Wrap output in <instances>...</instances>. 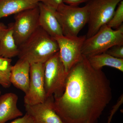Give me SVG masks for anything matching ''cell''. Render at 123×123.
Returning <instances> with one entry per match:
<instances>
[{"mask_svg":"<svg viewBox=\"0 0 123 123\" xmlns=\"http://www.w3.org/2000/svg\"><path fill=\"white\" fill-rule=\"evenodd\" d=\"M105 53L115 58L123 59V45H116L112 46Z\"/></svg>","mask_w":123,"mask_h":123,"instance_id":"cell-19","label":"cell"},{"mask_svg":"<svg viewBox=\"0 0 123 123\" xmlns=\"http://www.w3.org/2000/svg\"><path fill=\"white\" fill-rule=\"evenodd\" d=\"M1 94V91L0 88V95Z\"/></svg>","mask_w":123,"mask_h":123,"instance_id":"cell-25","label":"cell"},{"mask_svg":"<svg viewBox=\"0 0 123 123\" xmlns=\"http://www.w3.org/2000/svg\"><path fill=\"white\" fill-rule=\"evenodd\" d=\"M44 87L46 98L60 97L63 93L68 73L65 70L59 51L44 63Z\"/></svg>","mask_w":123,"mask_h":123,"instance_id":"cell-5","label":"cell"},{"mask_svg":"<svg viewBox=\"0 0 123 123\" xmlns=\"http://www.w3.org/2000/svg\"><path fill=\"white\" fill-rule=\"evenodd\" d=\"M38 5L16 14L13 23V36L18 47L24 43L39 27Z\"/></svg>","mask_w":123,"mask_h":123,"instance_id":"cell-7","label":"cell"},{"mask_svg":"<svg viewBox=\"0 0 123 123\" xmlns=\"http://www.w3.org/2000/svg\"><path fill=\"white\" fill-rule=\"evenodd\" d=\"M13 23H10L7 28L0 31V57L11 59L18 55V47L13 37Z\"/></svg>","mask_w":123,"mask_h":123,"instance_id":"cell-14","label":"cell"},{"mask_svg":"<svg viewBox=\"0 0 123 123\" xmlns=\"http://www.w3.org/2000/svg\"><path fill=\"white\" fill-rule=\"evenodd\" d=\"M123 94H122L119 98V99H118L116 104L112 107V110L111 111L110 116L108 117L107 123H111L113 116L115 114V113L116 112V111H118V109L120 106L123 104Z\"/></svg>","mask_w":123,"mask_h":123,"instance_id":"cell-21","label":"cell"},{"mask_svg":"<svg viewBox=\"0 0 123 123\" xmlns=\"http://www.w3.org/2000/svg\"><path fill=\"white\" fill-rule=\"evenodd\" d=\"M18 95L11 92L0 96V123H5L23 116L18 108Z\"/></svg>","mask_w":123,"mask_h":123,"instance_id":"cell-13","label":"cell"},{"mask_svg":"<svg viewBox=\"0 0 123 123\" xmlns=\"http://www.w3.org/2000/svg\"><path fill=\"white\" fill-rule=\"evenodd\" d=\"M54 97L51 96L42 103L25 104L26 113L33 119L34 123H64L54 110Z\"/></svg>","mask_w":123,"mask_h":123,"instance_id":"cell-10","label":"cell"},{"mask_svg":"<svg viewBox=\"0 0 123 123\" xmlns=\"http://www.w3.org/2000/svg\"><path fill=\"white\" fill-rule=\"evenodd\" d=\"M38 6L39 26L54 38L63 36L61 27L55 16V10L42 2H39Z\"/></svg>","mask_w":123,"mask_h":123,"instance_id":"cell-11","label":"cell"},{"mask_svg":"<svg viewBox=\"0 0 123 123\" xmlns=\"http://www.w3.org/2000/svg\"><path fill=\"white\" fill-rule=\"evenodd\" d=\"M112 98L110 80L82 55L68 73L63 93L54 98L53 107L64 123H96Z\"/></svg>","mask_w":123,"mask_h":123,"instance_id":"cell-1","label":"cell"},{"mask_svg":"<svg viewBox=\"0 0 123 123\" xmlns=\"http://www.w3.org/2000/svg\"><path fill=\"white\" fill-rule=\"evenodd\" d=\"M55 16L61 27L64 36H78L79 32L88 23L89 13L86 6L79 7L63 3L55 11Z\"/></svg>","mask_w":123,"mask_h":123,"instance_id":"cell-4","label":"cell"},{"mask_svg":"<svg viewBox=\"0 0 123 123\" xmlns=\"http://www.w3.org/2000/svg\"></svg>","mask_w":123,"mask_h":123,"instance_id":"cell-26","label":"cell"},{"mask_svg":"<svg viewBox=\"0 0 123 123\" xmlns=\"http://www.w3.org/2000/svg\"><path fill=\"white\" fill-rule=\"evenodd\" d=\"M42 0H0V19L37 6Z\"/></svg>","mask_w":123,"mask_h":123,"instance_id":"cell-15","label":"cell"},{"mask_svg":"<svg viewBox=\"0 0 123 123\" xmlns=\"http://www.w3.org/2000/svg\"><path fill=\"white\" fill-rule=\"evenodd\" d=\"M10 123H34V122L32 118L26 113L24 116L15 119Z\"/></svg>","mask_w":123,"mask_h":123,"instance_id":"cell-22","label":"cell"},{"mask_svg":"<svg viewBox=\"0 0 123 123\" xmlns=\"http://www.w3.org/2000/svg\"><path fill=\"white\" fill-rule=\"evenodd\" d=\"M89 0H63V2L66 5L73 6H78L84 2H87Z\"/></svg>","mask_w":123,"mask_h":123,"instance_id":"cell-23","label":"cell"},{"mask_svg":"<svg viewBox=\"0 0 123 123\" xmlns=\"http://www.w3.org/2000/svg\"><path fill=\"white\" fill-rule=\"evenodd\" d=\"M30 72V64L25 61L19 59L11 68V84L26 93L29 88Z\"/></svg>","mask_w":123,"mask_h":123,"instance_id":"cell-12","label":"cell"},{"mask_svg":"<svg viewBox=\"0 0 123 123\" xmlns=\"http://www.w3.org/2000/svg\"><path fill=\"white\" fill-rule=\"evenodd\" d=\"M123 0H89L86 6L89 13L88 30L86 37L95 34L111 20L117 5Z\"/></svg>","mask_w":123,"mask_h":123,"instance_id":"cell-6","label":"cell"},{"mask_svg":"<svg viewBox=\"0 0 123 123\" xmlns=\"http://www.w3.org/2000/svg\"><path fill=\"white\" fill-rule=\"evenodd\" d=\"M86 38V35L74 37L63 36L55 38L59 46L61 60L67 73L82 58V48Z\"/></svg>","mask_w":123,"mask_h":123,"instance_id":"cell-8","label":"cell"},{"mask_svg":"<svg viewBox=\"0 0 123 123\" xmlns=\"http://www.w3.org/2000/svg\"><path fill=\"white\" fill-rule=\"evenodd\" d=\"M123 0L121 1L117 5L112 17L107 25L112 29L115 30L123 25Z\"/></svg>","mask_w":123,"mask_h":123,"instance_id":"cell-18","label":"cell"},{"mask_svg":"<svg viewBox=\"0 0 123 123\" xmlns=\"http://www.w3.org/2000/svg\"><path fill=\"white\" fill-rule=\"evenodd\" d=\"M86 58L90 65L95 69H101L107 66L123 72V59L115 58L105 52Z\"/></svg>","mask_w":123,"mask_h":123,"instance_id":"cell-16","label":"cell"},{"mask_svg":"<svg viewBox=\"0 0 123 123\" xmlns=\"http://www.w3.org/2000/svg\"><path fill=\"white\" fill-rule=\"evenodd\" d=\"M44 63L30 64V81L28 92L24 97L25 104L42 103L46 99L44 87Z\"/></svg>","mask_w":123,"mask_h":123,"instance_id":"cell-9","label":"cell"},{"mask_svg":"<svg viewBox=\"0 0 123 123\" xmlns=\"http://www.w3.org/2000/svg\"><path fill=\"white\" fill-rule=\"evenodd\" d=\"M11 59L0 57V86L5 88H9L11 84L10 76L11 68Z\"/></svg>","mask_w":123,"mask_h":123,"instance_id":"cell-17","label":"cell"},{"mask_svg":"<svg viewBox=\"0 0 123 123\" xmlns=\"http://www.w3.org/2000/svg\"><path fill=\"white\" fill-rule=\"evenodd\" d=\"M18 48L19 59L30 64L45 63L59 51L55 39L40 26Z\"/></svg>","mask_w":123,"mask_h":123,"instance_id":"cell-2","label":"cell"},{"mask_svg":"<svg viewBox=\"0 0 123 123\" xmlns=\"http://www.w3.org/2000/svg\"><path fill=\"white\" fill-rule=\"evenodd\" d=\"M41 2L54 10L63 3V0H42Z\"/></svg>","mask_w":123,"mask_h":123,"instance_id":"cell-20","label":"cell"},{"mask_svg":"<svg viewBox=\"0 0 123 123\" xmlns=\"http://www.w3.org/2000/svg\"><path fill=\"white\" fill-rule=\"evenodd\" d=\"M7 26L5 25L4 23H0V31L4 30L7 27Z\"/></svg>","mask_w":123,"mask_h":123,"instance_id":"cell-24","label":"cell"},{"mask_svg":"<svg viewBox=\"0 0 123 123\" xmlns=\"http://www.w3.org/2000/svg\"><path fill=\"white\" fill-rule=\"evenodd\" d=\"M116 45H123V24L115 30L105 24L93 35L86 38L82 53L87 57L105 52Z\"/></svg>","mask_w":123,"mask_h":123,"instance_id":"cell-3","label":"cell"}]
</instances>
